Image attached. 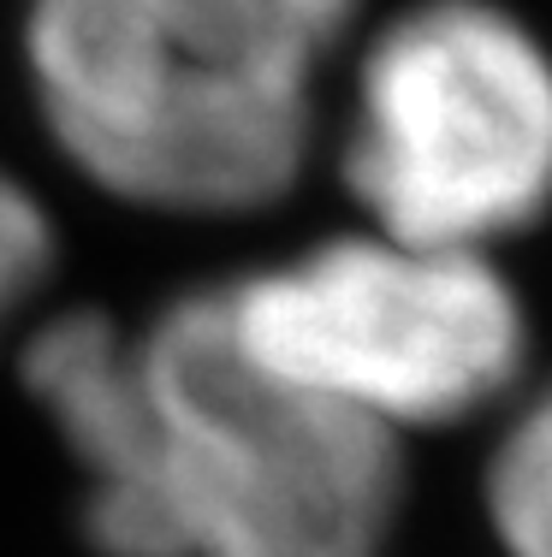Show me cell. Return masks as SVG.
Returning <instances> with one entry per match:
<instances>
[{
  "label": "cell",
  "mask_w": 552,
  "mask_h": 557,
  "mask_svg": "<svg viewBox=\"0 0 552 557\" xmlns=\"http://www.w3.org/2000/svg\"><path fill=\"white\" fill-rule=\"evenodd\" d=\"M24 392L84 474L101 557H380L404 510V445L268 374L214 285L143 326L65 309L24 338Z\"/></svg>",
  "instance_id": "1"
},
{
  "label": "cell",
  "mask_w": 552,
  "mask_h": 557,
  "mask_svg": "<svg viewBox=\"0 0 552 557\" xmlns=\"http://www.w3.org/2000/svg\"><path fill=\"white\" fill-rule=\"evenodd\" d=\"M368 0H19L24 101L89 190L249 220L304 184Z\"/></svg>",
  "instance_id": "2"
},
{
  "label": "cell",
  "mask_w": 552,
  "mask_h": 557,
  "mask_svg": "<svg viewBox=\"0 0 552 557\" xmlns=\"http://www.w3.org/2000/svg\"><path fill=\"white\" fill-rule=\"evenodd\" d=\"M339 184L363 225L493 256L552 220V36L511 0H398L357 48Z\"/></svg>",
  "instance_id": "3"
},
{
  "label": "cell",
  "mask_w": 552,
  "mask_h": 557,
  "mask_svg": "<svg viewBox=\"0 0 552 557\" xmlns=\"http://www.w3.org/2000/svg\"><path fill=\"white\" fill-rule=\"evenodd\" d=\"M232 338L268 374L368 428H457L529 368V309L499 256L333 232L220 278Z\"/></svg>",
  "instance_id": "4"
},
{
  "label": "cell",
  "mask_w": 552,
  "mask_h": 557,
  "mask_svg": "<svg viewBox=\"0 0 552 557\" xmlns=\"http://www.w3.org/2000/svg\"><path fill=\"white\" fill-rule=\"evenodd\" d=\"M481 504L505 557H552V380L505 421Z\"/></svg>",
  "instance_id": "5"
},
{
  "label": "cell",
  "mask_w": 552,
  "mask_h": 557,
  "mask_svg": "<svg viewBox=\"0 0 552 557\" xmlns=\"http://www.w3.org/2000/svg\"><path fill=\"white\" fill-rule=\"evenodd\" d=\"M54 261H60L54 214L19 172L0 161V333L54 278Z\"/></svg>",
  "instance_id": "6"
}]
</instances>
